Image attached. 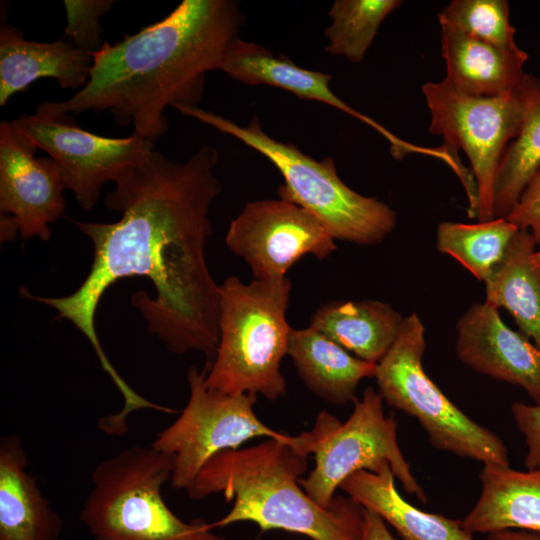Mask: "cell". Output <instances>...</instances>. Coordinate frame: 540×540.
Masks as SVG:
<instances>
[{
	"label": "cell",
	"instance_id": "14",
	"mask_svg": "<svg viewBox=\"0 0 540 540\" xmlns=\"http://www.w3.org/2000/svg\"><path fill=\"white\" fill-rule=\"evenodd\" d=\"M456 330L460 361L481 374L521 387L540 403V348L509 328L498 308L485 301L474 303L460 317Z\"/></svg>",
	"mask_w": 540,
	"mask_h": 540
},
{
	"label": "cell",
	"instance_id": "15",
	"mask_svg": "<svg viewBox=\"0 0 540 540\" xmlns=\"http://www.w3.org/2000/svg\"><path fill=\"white\" fill-rule=\"evenodd\" d=\"M218 70L245 84L277 87L300 99L321 102L343 111L384 136L390 143V151L394 157L403 155L410 147L408 142L397 138L381 124L336 96L330 89V74L302 68L284 55L275 56L262 45L236 39Z\"/></svg>",
	"mask_w": 540,
	"mask_h": 540
},
{
	"label": "cell",
	"instance_id": "25",
	"mask_svg": "<svg viewBox=\"0 0 540 540\" xmlns=\"http://www.w3.org/2000/svg\"><path fill=\"white\" fill-rule=\"evenodd\" d=\"M518 230L506 218L471 224L443 221L437 228V250L453 257L484 282L502 260Z\"/></svg>",
	"mask_w": 540,
	"mask_h": 540
},
{
	"label": "cell",
	"instance_id": "20",
	"mask_svg": "<svg viewBox=\"0 0 540 540\" xmlns=\"http://www.w3.org/2000/svg\"><path fill=\"white\" fill-rule=\"evenodd\" d=\"M288 355L305 386L336 405L353 402L361 380L374 377L377 369V363L354 356L310 326L292 328Z\"/></svg>",
	"mask_w": 540,
	"mask_h": 540
},
{
	"label": "cell",
	"instance_id": "7",
	"mask_svg": "<svg viewBox=\"0 0 540 540\" xmlns=\"http://www.w3.org/2000/svg\"><path fill=\"white\" fill-rule=\"evenodd\" d=\"M353 403L345 422L321 411L310 431L294 436L296 447L315 457L312 471L299 479L302 489L319 506L330 508L336 489L349 476L361 470L376 473L389 464L404 490L425 502V493L399 447L396 421L385 415L379 392L369 386Z\"/></svg>",
	"mask_w": 540,
	"mask_h": 540
},
{
	"label": "cell",
	"instance_id": "21",
	"mask_svg": "<svg viewBox=\"0 0 540 540\" xmlns=\"http://www.w3.org/2000/svg\"><path fill=\"white\" fill-rule=\"evenodd\" d=\"M339 488L362 508L391 525L402 540H474L461 520L422 511L404 500L396 489L389 464L376 473L358 471Z\"/></svg>",
	"mask_w": 540,
	"mask_h": 540
},
{
	"label": "cell",
	"instance_id": "22",
	"mask_svg": "<svg viewBox=\"0 0 540 540\" xmlns=\"http://www.w3.org/2000/svg\"><path fill=\"white\" fill-rule=\"evenodd\" d=\"M403 319L382 301L338 300L321 305L309 326L354 356L378 363L396 340Z\"/></svg>",
	"mask_w": 540,
	"mask_h": 540
},
{
	"label": "cell",
	"instance_id": "12",
	"mask_svg": "<svg viewBox=\"0 0 540 540\" xmlns=\"http://www.w3.org/2000/svg\"><path fill=\"white\" fill-rule=\"evenodd\" d=\"M333 236L313 214L284 200L262 199L245 204L228 227L227 247L249 266L253 279L286 277L302 257H329Z\"/></svg>",
	"mask_w": 540,
	"mask_h": 540
},
{
	"label": "cell",
	"instance_id": "24",
	"mask_svg": "<svg viewBox=\"0 0 540 540\" xmlns=\"http://www.w3.org/2000/svg\"><path fill=\"white\" fill-rule=\"evenodd\" d=\"M520 91L524 104L520 131L507 146L493 187L495 218H506L540 169V78L525 73Z\"/></svg>",
	"mask_w": 540,
	"mask_h": 540
},
{
	"label": "cell",
	"instance_id": "31",
	"mask_svg": "<svg viewBox=\"0 0 540 540\" xmlns=\"http://www.w3.org/2000/svg\"><path fill=\"white\" fill-rule=\"evenodd\" d=\"M359 540H396L385 521L376 513L363 508L362 531Z\"/></svg>",
	"mask_w": 540,
	"mask_h": 540
},
{
	"label": "cell",
	"instance_id": "5",
	"mask_svg": "<svg viewBox=\"0 0 540 540\" xmlns=\"http://www.w3.org/2000/svg\"><path fill=\"white\" fill-rule=\"evenodd\" d=\"M177 110L236 138L268 159L284 180L278 188L279 198L313 214L334 239L372 246L383 242L395 228L396 212L386 203L348 187L331 157L318 161L296 145L272 138L257 117L241 126L198 106Z\"/></svg>",
	"mask_w": 540,
	"mask_h": 540
},
{
	"label": "cell",
	"instance_id": "13",
	"mask_svg": "<svg viewBox=\"0 0 540 540\" xmlns=\"http://www.w3.org/2000/svg\"><path fill=\"white\" fill-rule=\"evenodd\" d=\"M38 149L13 121H1V213L11 215L23 239L48 241L49 224L64 213L67 188L55 161L35 156Z\"/></svg>",
	"mask_w": 540,
	"mask_h": 540
},
{
	"label": "cell",
	"instance_id": "23",
	"mask_svg": "<svg viewBox=\"0 0 540 540\" xmlns=\"http://www.w3.org/2000/svg\"><path fill=\"white\" fill-rule=\"evenodd\" d=\"M536 242L519 229L485 283V302L506 309L521 333L540 348V267L533 261Z\"/></svg>",
	"mask_w": 540,
	"mask_h": 540
},
{
	"label": "cell",
	"instance_id": "9",
	"mask_svg": "<svg viewBox=\"0 0 540 540\" xmlns=\"http://www.w3.org/2000/svg\"><path fill=\"white\" fill-rule=\"evenodd\" d=\"M519 86L507 95L486 97L462 93L444 79L422 85L430 112V133L442 136V146L448 150L456 154L462 150L470 162L477 187L478 222L495 218L496 173L523 121L524 104Z\"/></svg>",
	"mask_w": 540,
	"mask_h": 540
},
{
	"label": "cell",
	"instance_id": "26",
	"mask_svg": "<svg viewBox=\"0 0 540 540\" xmlns=\"http://www.w3.org/2000/svg\"><path fill=\"white\" fill-rule=\"evenodd\" d=\"M401 0H336L328 11L326 52L361 62L385 18L402 5Z\"/></svg>",
	"mask_w": 540,
	"mask_h": 540
},
{
	"label": "cell",
	"instance_id": "1",
	"mask_svg": "<svg viewBox=\"0 0 540 540\" xmlns=\"http://www.w3.org/2000/svg\"><path fill=\"white\" fill-rule=\"evenodd\" d=\"M218 152L199 148L183 162L153 150L124 173L105 197V205L122 214L114 223L74 221L92 241L93 262L80 286L64 297L20 294L44 303L70 321L88 339L103 370L121 394L131 387L106 356L95 329L103 295L115 282L145 277L156 297L132 295L148 331L176 354L197 351L207 369L218 342L220 285L207 266L205 247L212 233L209 209L222 191L215 174Z\"/></svg>",
	"mask_w": 540,
	"mask_h": 540
},
{
	"label": "cell",
	"instance_id": "2",
	"mask_svg": "<svg viewBox=\"0 0 540 540\" xmlns=\"http://www.w3.org/2000/svg\"><path fill=\"white\" fill-rule=\"evenodd\" d=\"M245 21L233 0H183L161 20L95 53L87 84L35 114L108 111L119 126L154 143L168 130L167 107L197 106L206 74L218 69Z\"/></svg>",
	"mask_w": 540,
	"mask_h": 540
},
{
	"label": "cell",
	"instance_id": "19",
	"mask_svg": "<svg viewBox=\"0 0 540 540\" xmlns=\"http://www.w3.org/2000/svg\"><path fill=\"white\" fill-rule=\"evenodd\" d=\"M444 80L472 96L496 97L515 91L525 72L528 54L518 46L502 48L441 27Z\"/></svg>",
	"mask_w": 540,
	"mask_h": 540
},
{
	"label": "cell",
	"instance_id": "8",
	"mask_svg": "<svg viewBox=\"0 0 540 540\" xmlns=\"http://www.w3.org/2000/svg\"><path fill=\"white\" fill-rule=\"evenodd\" d=\"M424 351L425 327L413 312L377 363L374 377L382 399L414 417L434 447L483 464L509 465L502 440L464 414L426 374Z\"/></svg>",
	"mask_w": 540,
	"mask_h": 540
},
{
	"label": "cell",
	"instance_id": "28",
	"mask_svg": "<svg viewBox=\"0 0 540 540\" xmlns=\"http://www.w3.org/2000/svg\"><path fill=\"white\" fill-rule=\"evenodd\" d=\"M114 0H64V38L79 50L93 56L106 41L100 19L111 10Z\"/></svg>",
	"mask_w": 540,
	"mask_h": 540
},
{
	"label": "cell",
	"instance_id": "16",
	"mask_svg": "<svg viewBox=\"0 0 540 540\" xmlns=\"http://www.w3.org/2000/svg\"><path fill=\"white\" fill-rule=\"evenodd\" d=\"M93 57L70 41L27 40L6 23L0 28V106L41 78H53L65 89L80 90L89 78Z\"/></svg>",
	"mask_w": 540,
	"mask_h": 540
},
{
	"label": "cell",
	"instance_id": "33",
	"mask_svg": "<svg viewBox=\"0 0 540 540\" xmlns=\"http://www.w3.org/2000/svg\"><path fill=\"white\" fill-rule=\"evenodd\" d=\"M533 261L538 267H540V250L535 251V253L533 254Z\"/></svg>",
	"mask_w": 540,
	"mask_h": 540
},
{
	"label": "cell",
	"instance_id": "32",
	"mask_svg": "<svg viewBox=\"0 0 540 540\" xmlns=\"http://www.w3.org/2000/svg\"><path fill=\"white\" fill-rule=\"evenodd\" d=\"M491 540H540V534L519 531V530H507L489 535Z\"/></svg>",
	"mask_w": 540,
	"mask_h": 540
},
{
	"label": "cell",
	"instance_id": "18",
	"mask_svg": "<svg viewBox=\"0 0 540 540\" xmlns=\"http://www.w3.org/2000/svg\"><path fill=\"white\" fill-rule=\"evenodd\" d=\"M480 496L461 520L471 535L507 530L540 534V468L518 471L509 465L484 464Z\"/></svg>",
	"mask_w": 540,
	"mask_h": 540
},
{
	"label": "cell",
	"instance_id": "27",
	"mask_svg": "<svg viewBox=\"0 0 540 540\" xmlns=\"http://www.w3.org/2000/svg\"><path fill=\"white\" fill-rule=\"evenodd\" d=\"M438 19L441 27L489 44L502 48L517 46L506 0H452L438 13Z\"/></svg>",
	"mask_w": 540,
	"mask_h": 540
},
{
	"label": "cell",
	"instance_id": "17",
	"mask_svg": "<svg viewBox=\"0 0 540 540\" xmlns=\"http://www.w3.org/2000/svg\"><path fill=\"white\" fill-rule=\"evenodd\" d=\"M19 436L0 440V540H59L62 519L27 472Z\"/></svg>",
	"mask_w": 540,
	"mask_h": 540
},
{
	"label": "cell",
	"instance_id": "30",
	"mask_svg": "<svg viewBox=\"0 0 540 540\" xmlns=\"http://www.w3.org/2000/svg\"><path fill=\"white\" fill-rule=\"evenodd\" d=\"M506 219L518 229L529 231L536 244L540 245V169L525 187Z\"/></svg>",
	"mask_w": 540,
	"mask_h": 540
},
{
	"label": "cell",
	"instance_id": "29",
	"mask_svg": "<svg viewBox=\"0 0 540 540\" xmlns=\"http://www.w3.org/2000/svg\"><path fill=\"white\" fill-rule=\"evenodd\" d=\"M511 413L516 426L525 438L527 453L525 466L528 470L540 468V403L533 405L514 402Z\"/></svg>",
	"mask_w": 540,
	"mask_h": 540
},
{
	"label": "cell",
	"instance_id": "10",
	"mask_svg": "<svg viewBox=\"0 0 540 540\" xmlns=\"http://www.w3.org/2000/svg\"><path fill=\"white\" fill-rule=\"evenodd\" d=\"M206 372H187L189 398L178 418L161 430L151 445L172 460L170 485L187 490L201 468L217 453L238 449L255 437L287 439L290 435L264 424L256 415L257 395L226 394L209 389Z\"/></svg>",
	"mask_w": 540,
	"mask_h": 540
},
{
	"label": "cell",
	"instance_id": "11",
	"mask_svg": "<svg viewBox=\"0 0 540 540\" xmlns=\"http://www.w3.org/2000/svg\"><path fill=\"white\" fill-rule=\"evenodd\" d=\"M12 121L55 161L84 210L95 206L105 183L115 182L154 150V143L134 133L114 138L82 129L70 115L23 114Z\"/></svg>",
	"mask_w": 540,
	"mask_h": 540
},
{
	"label": "cell",
	"instance_id": "3",
	"mask_svg": "<svg viewBox=\"0 0 540 540\" xmlns=\"http://www.w3.org/2000/svg\"><path fill=\"white\" fill-rule=\"evenodd\" d=\"M307 457L294 436L224 450L206 462L186 492L193 499L222 493L227 502L234 500L230 511L211 524L213 529L249 521L263 531L280 529L312 540H359V504L335 496L333 505L323 508L300 486Z\"/></svg>",
	"mask_w": 540,
	"mask_h": 540
},
{
	"label": "cell",
	"instance_id": "6",
	"mask_svg": "<svg viewBox=\"0 0 540 540\" xmlns=\"http://www.w3.org/2000/svg\"><path fill=\"white\" fill-rule=\"evenodd\" d=\"M171 458L152 445L130 446L99 462L79 519L94 540H225L201 518L177 517L161 489Z\"/></svg>",
	"mask_w": 540,
	"mask_h": 540
},
{
	"label": "cell",
	"instance_id": "4",
	"mask_svg": "<svg viewBox=\"0 0 540 540\" xmlns=\"http://www.w3.org/2000/svg\"><path fill=\"white\" fill-rule=\"evenodd\" d=\"M291 288L287 277L249 283L236 276L224 280L217 352L204 369L209 389L232 395L260 394L271 401L286 393L280 366L288 355L292 330L286 318Z\"/></svg>",
	"mask_w": 540,
	"mask_h": 540
}]
</instances>
